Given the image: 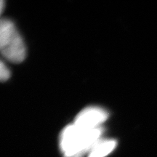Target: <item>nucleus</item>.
Wrapping results in <instances>:
<instances>
[{
    "instance_id": "f257e3e1",
    "label": "nucleus",
    "mask_w": 157,
    "mask_h": 157,
    "mask_svg": "<svg viewBox=\"0 0 157 157\" xmlns=\"http://www.w3.org/2000/svg\"><path fill=\"white\" fill-rule=\"evenodd\" d=\"M103 127L85 129L74 124L63 129L59 137V147L63 157H84L89 154L96 141L103 137Z\"/></svg>"
},
{
    "instance_id": "f03ea898",
    "label": "nucleus",
    "mask_w": 157,
    "mask_h": 157,
    "mask_svg": "<svg viewBox=\"0 0 157 157\" xmlns=\"http://www.w3.org/2000/svg\"><path fill=\"white\" fill-rule=\"evenodd\" d=\"M0 53L10 62L19 63L25 60L26 49L22 36L13 21L0 19Z\"/></svg>"
},
{
    "instance_id": "7ed1b4c3",
    "label": "nucleus",
    "mask_w": 157,
    "mask_h": 157,
    "mask_svg": "<svg viewBox=\"0 0 157 157\" xmlns=\"http://www.w3.org/2000/svg\"><path fill=\"white\" fill-rule=\"evenodd\" d=\"M109 113L106 110L98 106H89L82 110L76 115L74 124L85 129H94L103 127Z\"/></svg>"
},
{
    "instance_id": "20e7f679",
    "label": "nucleus",
    "mask_w": 157,
    "mask_h": 157,
    "mask_svg": "<svg viewBox=\"0 0 157 157\" xmlns=\"http://www.w3.org/2000/svg\"><path fill=\"white\" fill-rule=\"evenodd\" d=\"M117 146V141L115 139L102 137L93 145L87 157H105L113 152Z\"/></svg>"
},
{
    "instance_id": "39448f33",
    "label": "nucleus",
    "mask_w": 157,
    "mask_h": 157,
    "mask_svg": "<svg viewBox=\"0 0 157 157\" xmlns=\"http://www.w3.org/2000/svg\"><path fill=\"white\" fill-rule=\"evenodd\" d=\"M10 77V71L2 60H0V82H5Z\"/></svg>"
},
{
    "instance_id": "423d86ee",
    "label": "nucleus",
    "mask_w": 157,
    "mask_h": 157,
    "mask_svg": "<svg viewBox=\"0 0 157 157\" xmlns=\"http://www.w3.org/2000/svg\"><path fill=\"white\" fill-rule=\"evenodd\" d=\"M5 1H3V0H0V17H1L2 13L4 9H5ZM0 19H1V17H0Z\"/></svg>"
}]
</instances>
